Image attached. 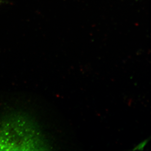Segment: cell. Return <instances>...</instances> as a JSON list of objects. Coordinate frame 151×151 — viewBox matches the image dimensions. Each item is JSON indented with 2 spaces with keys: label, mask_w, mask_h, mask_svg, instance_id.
<instances>
[{
  "label": "cell",
  "mask_w": 151,
  "mask_h": 151,
  "mask_svg": "<svg viewBox=\"0 0 151 151\" xmlns=\"http://www.w3.org/2000/svg\"><path fill=\"white\" fill-rule=\"evenodd\" d=\"M30 117L12 113L0 117V150H31L38 147Z\"/></svg>",
  "instance_id": "cell-1"
},
{
  "label": "cell",
  "mask_w": 151,
  "mask_h": 151,
  "mask_svg": "<svg viewBox=\"0 0 151 151\" xmlns=\"http://www.w3.org/2000/svg\"><path fill=\"white\" fill-rule=\"evenodd\" d=\"M146 144V141H144V142H143L142 143H140V144L137 146V148H136L135 149H136V150H141V148H143L145 146Z\"/></svg>",
  "instance_id": "cell-2"
}]
</instances>
